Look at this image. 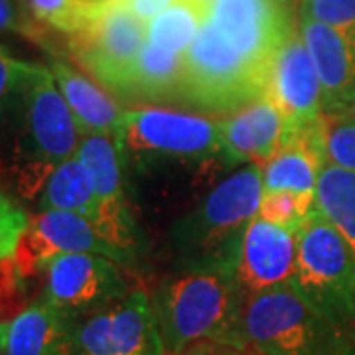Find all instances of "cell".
I'll list each match as a JSON object with an SVG mask.
<instances>
[{
  "mask_svg": "<svg viewBox=\"0 0 355 355\" xmlns=\"http://www.w3.org/2000/svg\"><path fill=\"white\" fill-rule=\"evenodd\" d=\"M81 137L50 67L38 64L0 109V180L24 200L38 198L51 172L76 156Z\"/></svg>",
  "mask_w": 355,
  "mask_h": 355,
  "instance_id": "6da1fadb",
  "label": "cell"
},
{
  "mask_svg": "<svg viewBox=\"0 0 355 355\" xmlns=\"http://www.w3.org/2000/svg\"><path fill=\"white\" fill-rule=\"evenodd\" d=\"M263 166L247 164L219 182L193 211L170 229V249L180 272L235 277L243 239L259 216Z\"/></svg>",
  "mask_w": 355,
  "mask_h": 355,
  "instance_id": "7a4b0ae2",
  "label": "cell"
},
{
  "mask_svg": "<svg viewBox=\"0 0 355 355\" xmlns=\"http://www.w3.org/2000/svg\"><path fill=\"white\" fill-rule=\"evenodd\" d=\"M235 277L211 272H180L156 291L153 310L166 355H182L202 340L249 349L243 314L247 304Z\"/></svg>",
  "mask_w": 355,
  "mask_h": 355,
  "instance_id": "3957f363",
  "label": "cell"
},
{
  "mask_svg": "<svg viewBox=\"0 0 355 355\" xmlns=\"http://www.w3.org/2000/svg\"><path fill=\"white\" fill-rule=\"evenodd\" d=\"M268 71L251 64L211 22H203L184 53L178 101L200 113L233 114L266 97Z\"/></svg>",
  "mask_w": 355,
  "mask_h": 355,
  "instance_id": "277c9868",
  "label": "cell"
},
{
  "mask_svg": "<svg viewBox=\"0 0 355 355\" xmlns=\"http://www.w3.org/2000/svg\"><path fill=\"white\" fill-rule=\"evenodd\" d=\"M291 284L318 314L349 331L355 326V254L318 205L296 233Z\"/></svg>",
  "mask_w": 355,
  "mask_h": 355,
  "instance_id": "5b68a950",
  "label": "cell"
},
{
  "mask_svg": "<svg viewBox=\"0 0 355 355\" xmlns=\"http://www.w3.org/2000/svg\"><path fill=\"white\" fill-rule=\"evenodd\" d=\"M243 328L259 355H352L347 331L306 302L292 284L247 298Z\"/></svg>",
  "mask_w": 355,
  "mask_h": 355,
  "instance_id": "8992f818",
  "label": "cell"
},
{
  "mask_svg": "<svg viewBox=\"0 0 355 355\" xmlns=\"http://www.w3.org/2000/svg\"><path fill=\"white\" fill-rule=\"evenodd\" d=\"M121 164L142 168L160 160H209L223 158L221 121L168 109H130L114 130Z\"/></svg>",
  "mask_w": 355,
  "mask_h": 355,
  "instance_id": "52a82bcc",
  "label": "cell"
},
{
  "mask_svg": "<svg viewBox=\"0 0 355 355\" xmlns=\"http://www.w3.org/2000/svg\"><path fill=\"white\" fill-rule=\"evenodd\" d=\"M148 38V24L125 0L95 2L87 22L67 36L69 51L103 87L128 95L139 53Z\"/></svg>",
  "mask_w": 355,
  "mask_h": 355,
  "instance_id": "ba28073f",
  "label": "cell"
},
{
  "mask_svg": "<svg viewBox=\"0 0 355 355\" xmlns=\"http://www.w3.org/2000/svg\"><path fill=\"white\" fill-rule=\"evenodd\" d=\"M42 298L73 320L95 314L128 294L119 263L97 253L58 254L42 268Z\"/></svg>",
  "mask_w": 355,
  "mask_h": 355,
  "instance_id": "9c48e42d",
  "label": "cell"
},
{
  "mask_svg": "<svg viewBox=\"0 0 355 355\" xmlns=\"http://www.w3.org/2000/svg\"><path fill=\"white\" fill-rule=\"evenodd\" d=\"M73 355H166L148 294L128 292L119 302L77 320Z\"/></svg>",
  "mask_w": 355,
  "mask_h": 355,
  "instance_id": "30bf717a",
  "label": "cell"
},
{
  "mask_svg": "<svg viewBox=\"0 0 355 355\" xmlns=\"http://www.w3.org/2000/svg\"><path fill=\"white\" fill-rule=\"evenodd\" d=\"M77 158L85 166L95 196L99 200V217L95 225L105 239L116 247L125 265H132L139 257V227L128 209L125 196V170L113 135L83 132Z\"/></svg>",
  "mask_w": 355,
  "mask_h": 355,
  "instance_id": "8fae6325",
  "label": "cell"
},
{
  "mask_svg": "<svg viewBox=\"0 0 355 355\" xmlns=\"http://www.w3.org/2000/svg\"><path fill=\"white\" fill-rule=\"evenodd\" d=\"M207 22L251 62L268 71L272 58L298 28L291 0H214Z\"/></svg>",
  "mask_w": 355,
  "mask_h": 355,
  "instance_id": "7c38bea8",
  "label": "cell"
},
{
  "mask_svg": "<svg viewBox=\"0 0 355 355\" xmlns=\"http://www.w3.org/2000/svg\"><path fill=\"white\" fill-rule=\"evenodd\" d=\"M67 253H97L125 265L116 247L105 239L99 227L71 211H40L30 219L16 249V263L24 277H34L53 257Z\"/></svg>",
  "mask_w": 355,
  "mask_h": 355,
  "instance_id": "4fadbf2b",
  "label": "cell"
},
{
  "mask_svg": "<svg viewBox=\"0 0 355 355\" xmlns=\"http://www.w3.org/2000/svg\"><path fill=\"white\" fill-rule=\"evenodd\" d=\"M266 97L284 116L288 139L292 132L312 127L324 119L322 81L298 28L270 62Z\"/></svg>",
  "mask_w": 355,
  "mask_h": 355,
  "instance_id": "5bb4252c",
  "label": "cell"
},
{
  "mask_svg": "<svg viewBox=\"0 0 355 355\" xmlns=\"http://www.w3.org/2000/svg\"><path fill=\"white\" fill-rule=\"evenodd\" d=\"M294 259L296 235L257 216L245 233L235 280L247 296L288 284Z\"/></svg>",
  "mask_w": 355,
  "mask_h": 355,
  "instance_id": "9a60e30c",
  "label": "cell"
},
{
  "mask_svg": "<svg viewBox=\"0 0 355 355\" xmlns=\"http://www.w3.org/2000/svg\"><path fill=\"white\" fill-rule=\"evenodd\" d=\"M225 164H261L286 146L288 128L279 107L268 97L257 99L221 121Z\"/></svg>",
  "mask_w": 355,
  "mask_h": 355,
  "instance_id": "2e32d148",
  "label": "cell"
},
{
  "mask_svg": "<svg viewBox=\"0 0 355 355\" xmlns=\"http://www.w3.org/2000/svg\"><path fill=\"white\" fill-rule=\"evenodd\" d=\"M76 322L38 298L8 322L4 355H73Z\"/></svg>",
  "mask_w": 355,
  "mask_h": 355,
  "instance_id": "e0dca14e",
  "label": "cell"
},
{
  "mask_svg": "<svg viewBox=\"0 0 355 355\" xmlns=\"http://www.w3.org/2000/svg\"><path fill=\"white\" fill-rule=\"evenodd\" d=\"M48 67L81 130L114 135L125 111L114 103L113 97L65 62L51 60Z\"/></svg>",
  "mask_w": 355,
  "mask_h": 355,
  "instance_id": "ac0fdd59",
  "label": "cell"
},
{
  "mask_svg": "<svg viewBox=\"0 0 355 355\" xmlns=\"http://www.w3.org/2000/svg\"><path fill=\"white\" fill-rule=\"evenodd\" d=\"M40 211H71L91 219L99 217V200L95 196L93 184L89 180L85 166L79 158L71 156L58 166L48 178L44 190L38 196Z\"/></svg>",
  "mask_w": 355,
  "mask_h": 355,
  "instance_id": "d6986e66",
  "label": "cell"
},
{
  "mask_svg": "<svg viewBox=\"0 0 355 355\" xmlns=\"http://www.w3.org/2000/svg\"><path fill=\"white\" fill-rule=\"evenodd\" d=\"M182 73L184 55L162 50L146 40L137 60L128 95L146 101H178Z\"/></svg>",
  "mask_w": 355,
  "mask_h": 355,
  "instance_id": "ffe728a7",
  "label": "cell"
},
{
  "mask_svg": "<svg viewBox=\"0 0 355 355\" xmlns=\"http://www.w3.org/2000/svg\"><path fill=\"white\" fill-rule=\"evenodd\" d=\"M316 205L330 219L355 254V174L328 164L322 168L316 186Z\"/></svg>",
  "mask_w": 355,
  "mask_h": 355,
  "instance_id": "44dd1931",
  "label": "cell"
},
{
  "mask_svg": "<svg viewBox=\"0 0 355 355\" xmlns=\"http://www.w3.org/2000/svg\"><path fill=\"white\" fill-rule=\"evenodd\" d=\"M207 20V4L176 0L148 22V38L158 48L184 55Z\"/></svg>",
  "mask_w": 355,
  "mask_h": 355,
  "instance_id": "7402d4cb",
  "label": "cell"
},
{
  "mask_svg": "<svg viewBox=\"0 0 355 355\" xmlns=\"http://www.w3.org/2000/svg\"><path fill=\"white\" fill-rule=\"evenodd\" d=\"M314 207H316V193L291 190L265 191L259 207V217L296 235Z\"/></svg>",
  "mask_w": 355,
  "mask_h": 355,
  "instance_id": "603a6c76",
  "label": "cell"
},
{
  "mask_svg": "<svg viewBox=\"0 0 355 355\" xmlns=\"http://www.w3.org/2000/svg\"><path fill=\"white\" fill-rule=\"evenodd\" d=\"M24 4L34 22L71 36L87 22L95 0H24Z\"/></svg>",
  "mask_w": 355,
  "mask_h": 355,
  "instance_id": "cb8c5ba5",
  "label": "cell"
},
{
  "mask_svg": "<svg viewBox=\"0 0 355 355\" xmlns=\"http://www.w3.org/2000/svg\"><path fill=\"white\" fill-rule=\"evenodd\" d=\"M24 272L16 259L0 261V324H8L24 304Z\"/></svg>",
  "mask_w": 355,
  "mask_h": 355,
  "instance_id": "d4e9b609",
  "label": "cell"
},
{
  "mask_svg": "<svg viewBox=\"0 0 355 355\" xmlns=\"http://www.w3.org/2000/svg\"><path fill=\"white\" fill-rule=\"evenodd\" d=\"M30 219L16 203L0 191V261L12 259Z\"/></svg>",
  "mask_w": 355,
  "mask_h": 355,
  "instance_id": "484cf974",
  "label": "cell"
},
{
  "mask_svg": "<svg viewBox=\"0 0 355 355\" xmlns=\"http://www.w3.org/2000/svg\"><path fill=\"white\" fill-rule=\"evenodd\" d=\"M326 123H328V132H326L328 162L355 174V123L331 121V119H326Z\"/></svg>",
  "mask_w": 355,
  "mask_h": 355,
  "instance_id": "4316f807",
  "label": "cell"
},
{
  "mask_svg": "<svg viewBox=\"0 0 355 355\" xmlns=\"http://www.w3.org/2000/svg\"><path fill=\"white\" fill-rule=\"evenodd\" d=\"M298 14L331 26H354L355 0H300Z\"/></svg>",
  "mask_w": 355,
  "mask_h": 355,
  "instance_id": "83f0119b",
  "label": "cell"
},
{
  "mask_svg": "<svg viewBox=\"0 0 355 355\" xmlns=\"http://www.w3.org/2000/svg\"><path fill=\"white\" fill-rule=\"evenodd\" d=\"M36 65L38 64H30L24 60L12 58L4 48H0V109L8 101L14 89L34 71Z\"/></svg>",
  "mask_w": 355,
  "mask_h": 355,
  "instance_id": "f1b7e54d",
  "label": "cell"
},
{
  "mask_svg": "<svg viewBox=\"0 0 355 355\" xmlns=\"http://www.w3.org/2000/svg\"><path fill=\"white\" fill-rule=\"evenodd\" d=\"M0 32L22 34L34 42H42L44 38V32L38 28V22L20 12L14 0H0Z\"/></svg>",
  "mask_w": 355,
  "mask_h": 355,
  "instance_id": "f546056e",
  "label": "cell"
},
{
  "mask_svg": "<svg viewBox=\"0 0 355 355\" xmlns=\"http://www.w3.org/2000/svg\"><path fill=\"white\" fill-rule=\"evenodd\" d=\"M182 355H247V352L229 343L216 342V340H202V342L191 343Z\"/></svg>",
  "mask_w": 355,
  "mask_h": 355,
  "instance_id": "4dcf8cb0",
  "label": "cell"
},
{
  "mask_svg": "<svg viewBox=\"0 0 355 355\" xmlns=\"http://www.w3.org/2000/svg\"><path fill=\"white\" fill-rule=\"evenodd\" d=\"M125 2H127L128 8L139 16L140 20H144L148 24L154 16H158L164 8H168L176 0H125Z\"/></svg>",
  "mask_w": 355,
  "mask_h": 355,
  "instance_id": "1f68e13d",
  "label": "cell"
},
{
  "mask_svg": "<svg viewBox=\"0 0 355 355\" xmlns=\"http://www.w3.org/2000/svg\"><path fill=\"white\" fill-rule=\"evenodd\" d=\"M326 119H331V121H345V123H355V93L345 99V101L334 111L331 114H326Z\"/></svg>",
  "mask_w": 355,
  "mask_h": 355,
  "instance_id": "d6a6232c",
  "label": "cell"
},
{
  "mask_svg": "<svg viewBox=\"0 0 355 355\" xmlns=\"http://www.w3.org/2000/svg\"><path fill=\"white\" fill-rule=\"evenodd\" d=\"M6 331H8V324H0V342L2 343L6 340Z\"/></svg>",
  "mask_w": 355,
  "mask_h": 355,
  "instance_id": "836d02e7",
  "label": "cell"
},
{
  "mask_svg": "<svg viewBox=\"0 0 355 355\" xmlns=\"http://www.w3.org/2000/svg\"><path fill=\"white\" fill-rule=\"evenodd\" d=\"M198 2H203V4H207V6H209V4H211L214 0H198Z\"/></svg>",
  "mask_w": 355,
  "mask_h": 355,
  "instance_id": "e575fe53",
  "label": "cell"
},
{
  "mask_svg": "<svg viewBox=\"0 0 355 355\" xmlns=\"http://www.w3.org/2000/svg\"><path fill=\"white\" fill-rule=\"evenodd\" d=\"M0 355H4V343L0 342Z\"/></svg>",
  "mask_w": 355,
  "mask_h": 355,
  "instance_id": "d590c367",
  "label": "cell"
},
{
  "mask_svg": "<svg viewBox=\"0 0 355 355\" xmlns=\"http://www.w3.org/2000/svg\"><path fill=\"white\" fill-rule=\"evenodd\" d=\"M352 355H355V347H354V349H352Z\"/></svg>",
  "mask_w": 355,
  "mask_h": 355,
  "instance_id": "8d00e7d4",
  "label": "cell"
},
{
  "mask_svg": "<svg viewBox=\"0 0 355 355\" xmlns=\"http://www.w3.org/2000/svg\"><path fill=\"white\" fill-rule=\"evenodd\" d=\"M95 2H103V0H95Z\"/></svg>",
  "mask_w": 355,
  "mask_h": 355,
  "instance_id": "74e56055",
  "label": "cell"
}]
</instances>
